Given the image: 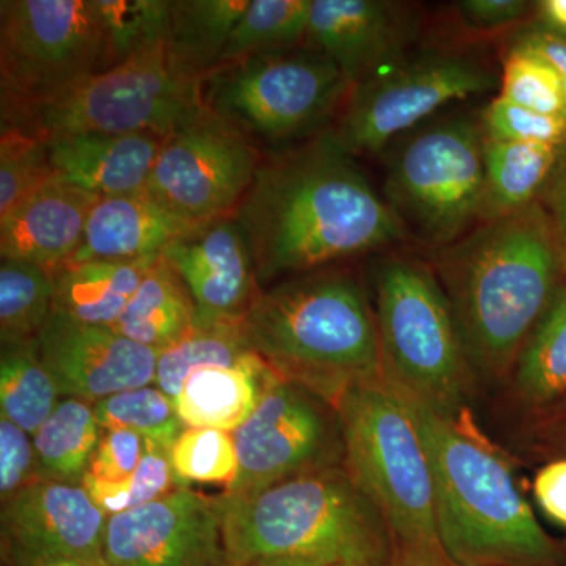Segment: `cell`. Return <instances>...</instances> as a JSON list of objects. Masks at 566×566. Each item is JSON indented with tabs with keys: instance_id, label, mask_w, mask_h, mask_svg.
Listing matches in <instances>:
<instances>
[{
	"instance_id": "obj_9",
	"label": "cell",
	"mask_w": 566,
	"mask_h": 566,
	"mask_svg": "<svg viewBox=\"0 0 566 566\" xmlns=\"http://www.w3.org/2000/svg\"><path fill=\"white\" fill-rule=\"evenodd\" d=\"M483 150L480 112H458L420 125L395 147L382 197L409 240L438 251L479 226Z\"/></svg>"
},
{
	"instance_id": "obj_15",
	"label": "cell",
	"mask_w": 566,
	"mask_h": 566,
	"mask_svg": "<svg viewBox=\"0 0 566 566\" xmlns=\"http://www.w3.org/2000/svg\"><path fill=\"white\" fill-rule=\"evenodd\" d=\"M107 566H229L216 497L180 488L107 517Z\"/></svg>"
},
{
	"instance_id": "obj_13",
	"label": "cell",
	"mask_w": 566,
	"mask_h": 566,
	"mask_svg": "<svg viewBox=\"0 0 566 566\" xmlns=\"http://www.w3.org/2000/svg\"><path fill=\"white\" fill-rule=\"evenodd\" d=\"M232 434L238 472L227 495L256 494L292 476L344 464L337 409L292 382L271 387Z\"/></svg>"
},
{
	"instance_id": "obj_19",
	"label": "cell",
	"mask_w": 566,
	"mask_h": 566,
	"mask_svg": "<svg viewBox=\"0 0 566 566\" xmlns=\"http://www.w3.org/2000/svg\"><path fill=\"white\" fill-rule=\"evenodd\" d=\"M161 255L191 294L196 327L241 324L262 293L251 248L234 216L197 226Z\"/></svg>"
},
{
	"instance_id": "obj_45",
	"label": "cell",
	"mask_w": 566,
	"mask_h": 566,
	"mask_svg": "<svg viewBox=\"0 0 566 566\" xmlns=\"http://www.w3.org/2000/svg\"><path fill=\"white\" fill-rule=\"evenodd\" d=\"M534 494L546 516L566 527V460L554 461L539 469Z\"/></svg>"
},
{
	"instance_id": "obj_38",
	"label": "cell",
	"mask_w": 566,
	"mask_h": 566,
	"mask_svg": "<svg viewBox=\"0 0 566 566\" xmlns=\"http://www.w3.org/2000/svg\"><path fill=\"white\" fill-rule=\"evenodd\" d=\"M170 460L182 485L233 482L238 472L233 434L214 428H185L170 449Z\"/></svg>"
},
{
	"instance_id": "obj_21",
	"label": "cell",
	"mask_w": 566,
	"mask_h": 566,
	"mask_svg": "<svg viewBox=\"0 0 566 566\" xmlns=\"http://www.w3.org/2000/svg\"><path fill=\"white\" fill-rule=\"evenodd\" d=\"M166 136L159 134H66L48 142L55 178L98 199L147 188Z\"/></svg>"
},
{
	"instance_id": "obj_32",
	"label": "cell",
	"mask_w": 566,
	"mask_h": 566,
	"mask_svg": "<svg viewBox=\"0 0 566 566\" xmlns=\"http://www.w3.org/2000/svg\"><path fill=\"white\" fill-rule=\"evenodd\" d=\"M311 3L312 0H249L222 52L219 69L253 55L303 48Z\"/></svg>"
},
{
	"instance_id": "obj_10",
	"label": "cell",
	"mask_w": 566,
	"mask_h": 566,
	"mask_svg": "<svg viewBox=\"0 0 566 566\" xmlns=\"http://www.w3.org/2000/svg\"><path fill=\"white\" fill-rule=\"evenodd\" d=\"M132 57L111 0H2V104L36 102Z\"/></svg>"
},
{
	"instance_id": "obj_41",
	"label": "cell",
	"mask_w": 566,
	"mask_h": 566,
	"mask_svg": "<svg viewBox=\"0 0 566 566\" xmlns=\"http://www.w3.org/2000/svg\"><path fill=\"white\" fill-rule=\"evenodd\" d=\"M145 452V439L126 428L103 430L87 474L104 482L132 479Z\"/></svg>"
},
{
	"instance_id": "obj_40",
	"label": "cell",
	"mask_w": 566,
	"mask_h": 566,
	"mask_svg": "<svg viewBox=\"0 0 566 566\" xmlns=\"http://www.w3.org/2000/svg\"><path fill=\"white\" fill-rule=\"evenodd\" d=\"M43 482L32 434L0 417V497L9 501L21 490Z\"/></svg>"
},
{
	"instance_id": "obj_34",
	"label": "cell",
	"mask_w": 566,
	"mask_h": 566,
	"mask_svg": "<svg viewBox=\"0 0 566 566\" xmlns=\"http://www.w3.org/2000/svg\"><path fill=\"white\" fill-rule=\"evenodd\" d=\"M95 415L103 430L126 428L167 450L186 428L172 398L156 385L111 395L95 403Z\"/></svg>"
},
{
	"instance_id": "obj_30",
	"label": "cell",
	"mask_w": 566,
	"mask_h": 566,
	"mask_svg": "<svg viewBox=\"0 0 566 566\" xmlns=\"http://www.w3.org/2000/svg\"><path fill=\"white\" fill-rule=\"evenodd\" d=\"M61 400L62 395L41 360L39 342L2 346L0 417L33 434Z\"/></svg>"
},
{
	"instance_id": "obj_36",
	"label": "cell",
	"mask_w": 566,
	"mask_h": 566,
	"mask_svg": "<svg viewBox=\"0 0 566 566\" xmlns=\"http://www.w3.org/2000/svg\"><path fill=\"white\" fill-rule=\"evenodd\" d=\"M54 178L46 140L0 128V218Z\"/></svg>"
},
{
	"instance_id": "obj_5",
	"label": "cell",
	"mask_w": 566,
	"mask_h": 566,
	"mask_svg": "<svg viewBox=\"0 0 566 566\" xmlns=\"http://www.w3.org/2000/svg\"><path fill=\"white\" fill-rule=\"evenodd\" d=\"M395 390L415 417L430 458L439 538L449 557L460 566L556 565V543L539 526L505 461L457 420Z\"/></svg>"
},
{
	"instance_id": "obj_1",
	"label": "cell",
	"mask_w": 566,
	"mask_h": 566,
	"mask_svg": "<svg viewBox=\"0 0 566 566\" xmlns=\"http://www.w3.org/2000/svg\"><path fill=\"white\" fill-rule=\"evenodd\" d=\"M233 216L260 283L409 241L385 197L329 132L263 159Z\"/></svg>"
},
{
	"instance_id": "obj_35",
	"label": "cell",
	"mask_w": 566,
	"mask_h": 566,
	"mask_svg": "<svg viewBox=\"0 0 566 566\" xmlns=\"http://www.w3.org/2000/svg\"><path fill=\"white\" fill-rule=\"evenodd\" d=\"M82 486L93 504L107 517L151 504L174 491L185 488L175 472L170 450L145 441V452L132 479L125 482H104L85 475Z\"/></svg>"
},
{
	"instance_id": "obj_22",
	"label": "cell",
	"mask_w": 566,
	"mask_h": 566,
	"mask_svg": "<svg viewBox=\"0 0 566 566\" xmlns=\"http://www.w3.org/2000/svg\"><path fill=\"white\" fill-rule=\"evenodd\" d=\"M196 227L153 199L147 189L99 199L88 216L80 251L69 264L156 259Z\"/></svg>"
},
{
	"instance_id": "obj_23",
	"label": "cell",
	"mask_w": 566,
	"mask_h": 566,
	"mask_svg": "<svg viewBox=\"0 0 566 566\" xmlns=\"http://www.w3.org/2000/svg\"><path fill=\"white\" fill-rule=\"evenodd\" d=\"M282 381L256 353L234 365L193 371L175 398L186 428H214L234 433L243 427L263 395Z\"/></svg>"
},
{
	"instance_id": "obj_31",
	"label": "cell",
	"mask_w": 566,
	"mask_h": 566,
	"mask_svg": "<svg viewBox=\"0 0 566 566\" xmlns=\"http://www.w3.org/2000/svg\"><path fill=\"white\" fill-rule=\"evenodd\" d=\"M54 312V275L36 264L0 260V344L39 342Z\"/></svg>"
},
{
	"instance_id": "obj_20",
	"label": "cell",
	"mask_w": 566,
	"mask_h": 566,
	"mask_svg": "<svg viewBox=\"0 0 566 566\" xmlns=\"http://www.w3.org/2000/svg\"><path fill=\"white\" fill-rule=\"evenodd\" d=\"M98 197L54 178L0 218V256L57 273L80 251Z\"/></svg>"
},
{
	"instance_id": "obj_43",
	"label": "cell",
	"mask_w": 566,
	"mask_h": 566,
	"mask_svg": "<svg viewBox=\"0 0 566 566\" xmlns=\"http://www.w3.org/2000/svg\"><path fill=\"white\" fill-rule=\"evenodd\" d=\"M506 46L520 48L538 55L558 74L566 92V39L538 21L526 22L510 33Z\"/></svg>"
},
{
	"instance_id": "obj_12",
	"label": "cell",
	"mask_w": 566,
	"mask_h": 566,
	"mask_svg": "<svg viewBox=\"0 0 566 566\" xmlns=\"http://www.w3.org/2000/svg\"><path fill=\"white\" fill-rule=\"evenodd\" d=\"M501 73L485 59L452 46L411 52L375 76L353 85L331 136L349 155L374 156L401 134L419 128L453 102L499 88Z\"/></svg>"
},
{
	"instance_id": "obj_16",
	"label": "cell",
	"mask_w": 566,
	"mask_h": 566,
	"mask_svg": "<svg viewBox=\"0 0 566 566\" xmlns=\"http://www.w3.org/2000/svg\"><path fill=\"white\" fill-rule=\"evenodd\" d=\"M107 516L82 485L33 483L2 502L0 557L6 566H44L74 558L104 562Z\"/></svg>"
},
{
	"instance_id": "obj_49",
	"label": "cell",
	"mask_w": 566,
	"mask_h": 566,
	"mask_svg": "<svg viewBox=\"0 0 566 566\" xmlns=\"http://www.w3.org/2000/svg\"><path fill=\"white\" fill-rule=\"evenodd\" d=\"M44 566H95L87 564V562L74 560V558H63V560L51 562V564Z\"/></svg>"
},
{
	"instance_id": "obj_42",
	"label": "cell",
	"mask_w": 566,
	"mask_h": 566,
	"mask_svg": "<svg viewBox=\"0 0 566 566\" xmlns=\"http://www.w3.org/2000/svg\"><path fill=\"white\" fill-rule=\"evenodd\" d=\"M536 2L526 0H461L455 3L458 21L472 33H512L535 13Z\"/></svg>"
},
{
	"instance_id": "obj_33",
	"label": "cell",
	"mask_w": 566,
	"mask_h": 566,
	"mask_svg": "<svg viewBox=\"0 0 566 566\" xmlns=\"http://www.w3.org/2000/svg\"><path fill=\"white\" fill-rule=\"evenodd\" d=\"M251 353L241 324L193 327L178 344L159 353L155 385L175 401L193 371L212 365H234Z\"/></svg>"
},
{
	"instance_id": "obj_7",
	"label": "cell",
	"mask_w": 566,
	"mask_h": 566,
	"mask_svg": "<svg viewBox=\"0 0 566 566\" xmlns=\"http://www.w3.org/2000/svg\"><path fill=\"white\" fill-rule=\"evenodd\" d=\"M0 111V128L20 129L43 140L66 134L167 137L205 111L203 82L175 69L161 41L54 95L2 104Z\"/></svg>"
},
{
	"instance_id": "obj_6",
	"label": "cell",
	"mask_w": 566,
	"mask_h": 566,
	"mask_svg": "<svg viewBox=\"0 0 566 566\" xmlns=\"http://www.w3.org/2000/svg\"><path fill=\"white\" fill-rule=\"evenodd\" d=\"M382 376L446 419L461 420L469 357L430 262L387 252L371 264Z\"/></svg>"
},
{
	"instance_id": "obj_4",
	"label": "cell",
	"mask_w": 566,
	"mask_h": 566,
	"mask_svg": "<svg viewBox=\"0 0 566 566\" xmlns=\"http://www.w3.org/2000/svg\"><path fill=\"white\" fill-rule=\"evenodd\" d=\"M229 566L307 558L324 566H387L395 538L345 465L283 480L252 495L216 497Z\"/></svg>"
},
{
	"instance_id": "obj_14",
	"label": "cell",
	"mask_w": 566,
	"mask_h": 566,
	"mask_svg": "<svg viewBox=\"0 0 566 566\" xmlns=\"http://www.w3.org/2000/svg\"><path fill=\"white\" fill-rule=\"evenodd\" d=\"M263 159L244 134L205 107L167 136L147 192L193 226L233 216Z\"/></svg>"
},
{
	"instance_id": "obj_44",
	"label": "cell",
	"mask_w": 566,
	"mask_h": 566,
	"mask_svg": "<svg viewBox=\"0 0 566 566\" xmlns=\"http://www.w3.org/2000/svg\"><path fill=\"white\" fill-rule=\"evenodd\" d=\"M556 234L566 270V142L558 147L556 163L538 197Z\"/></svg>"
},
{
	"instance_id": "obj_47",
	"label": "cell",
	"mask_w": 566,
	"mask_h": 566,
	"mask_svg": "<svg viewBox=\"0 0 566 566\" xmlns=\"http://www.w3.org/2000/svg\"><path fill=\"white\" fill-rule=\"evenodd\" d=\"M535 20L566 39V0L536 2Z\"/></svg>"
},
{
	"instance_id": "obj_28",
	"label": "cell",
	"mask_w": 566,
	"mask_h": 566,
	"mask_svg": "<svg viewBox=\"0 0 566 566\" xmlns=\"http://www.w3.org/2000/svg\"><path fill=\"white\" fill-rule=\"evenodd\" d=\"M102 434L95 405L81 398H62L32 434L41 480L82 485Z\"/></svg>"
},
{
	"instance_id": "obj_37",
	"label": "cell",
	"mask_w": 566,
	"mask_h": 566,
	"mask_svg": "<svg viewBox=\"0 0 566 566\" xmlns=\"http://www.w3.org/2000/svg\"><path fill=\"white\" fill-rule=\"evenodd\" d=\"M497 96L538 114L566 117L564 82L543 59L520 48L505 46Z\"/></svg>"
},
{
	"instance_id": "obj_25",
	"label": "cell",
	"mask_w": 566,
	"mask_h": 566,
	"mask_svg": "<svg viewBox=\"0 0 566 566\" xmlns=\"http://www.w3.org/2000/svg\"><path fill=\"white\" fill-rule=\"evenodd\" d=\"M249 0H170L167 55L192 80H207L219 69L222 52Z\"/></svg>"
},
{
	"instance_id": "obj_27",
	"label": "cell",
	"mask_w": 566,
	"mask_h": 566,
	"mask_svg": "<svg viewBox=\"0 0 566 566\" xmlns=\"http://www.w3.org/2000/svg\"><path fill=\"white\" fill-rule=\"evenodd\" d=\"M558 147L491 140L483 150V202L480 222L505 218L538 202L556 163Z\"/></svg>"
},
{
	"instance_id": "obj_3",
	"label": "cell",
	"mask_w": 566,
	"mask_h": 566,
	"mask_svg": "<svg viewBox=\"0 0 566 566\" xmlns=\"http://www.w3.org/2000/svg\"><path fill=\"white\" fill-rule=\"evenodd\" d=\"M241 331L282 381L334 408L352 387L382 376L374 304L344 271L324 268L262 290Z\"/></svg>"
},
{
	"instance_id": "obj_39",
	"label": "cell",
	"mask_w": 566,
	"mask_h": 566,
	"mask_svg": "<svg viewBox=\"0 0 566 566\" xmlns=\"http://www.w3.org/2000/svg\"><path fill=\"white\" fill-rule=\"evenodd\" d=\"M486 139L560 147L566 142V117L538 114L495 96L480 112Z\"/></svg>"
},
{
	"instance_id": "obj_29",
	"label": "cell",
	"mask_w": 566,
	"mask_h": 566,
	"mask_svg": "<svg viewBox=\"0 0 566 566\" xmlns=\"http://www.w3.org/2000/svg\"><path fill=\"white\" fill-rule=\"evenodd\" d=\"M516 387L528 405L546 406L566 395V281L517 357Z\"/></svg>"
},
{
	"instance_id": "obj_26",
	"label": "cell",
	"mask_w": 566,
	"mask_h": 566,
	"mask_svg": "<svg viewBox=\"0 0 566 566\" xmlns=\"http://www.w3.org/2000/svg\"><path fill=\"white\" fill-rule=\"evenodd\" d=\"M196 327L191 294L163 255L140 282L112 329L142 346L161 353Z\"/></svg>"
},
{
	"instance_id": "obj_8",
	"label": "cell",
	"mask_w": 566,
	"mask_h": 566,
	"mask_svg": "<svg viewBox=\"0 0 566 566\" xmlns=\"http://www.w3.org/2000/svg\"><path fill=\"white\" fill-rule=\"evenodd\" d=\"M344 465L385 516L395 545L444 547L433 469L415 417L385 376L352 387L335 405Z\"/></svg>"
},
{
	"instance_id": "obj_48",
	"label": "cell",
	"mask_w": 566,
	"mask_h": 566,
	"mask_svg": "<svg viewBox=\"0 0 566 566\" xmlns=\"http://www.w3.org/2000/svg\"><path fill=\"white\" fill-rule=\"evenodd\" d=\"M245 566H324L318 562L307 560V558L294 557H273V558H259Z\"/></svg>"
},
{
	"instance_id": "obj_46",
	"label": "cell",
	"mask_w": 566,
	"mask_h": 566,
	"mask_svg": "<svg viewBox=\"0 0 566 566\" xmlns=\"http://www.w3.org/2000/svg\"><path fill=\"white\" fill-rule=\"evenodd\" d=\"M387 566H460L444 547H419L395 545L392 560Z\"/></svg>"
},
{
	"instance_id": "obj_18",
	"label": "cell",
	"mask_w": 566,
	"mask_h": 566,
	"mask_svg": "<svg viewBox=\"0 0 566 566\" xmlns=\"http://www.w3.org/2000/svg\"><path fill=\"white\" fill-rule=\"evenodd\" d=\"M39 349L62 398L95 405L123 390L155 385L159 353L112 327L92 326L52 312L41 331Z\"/></svg>"
},
{
	"instance_id": "obj_17",
	"label": "cell",
	"mask_w": 566,
	"mask_h": 566,
	"mask_svg": "<svg viewBox=\"0 0 566 566\" xmlns=\"http://www.w3.org/2000/svg\"><path fill=\"white\" fill-rule=\"evenodd\" d=\"M422 11L395 0H312L305 48L329 57L353 85L411 54Z\"/></svg>"
},
{
	"instance_id": "obj_11",
	"label": "cell",
	"mask_w": 566,
	"mask_h": 566,
	"mask_svg": "<svg viewBox=\"0 0 566 566\" xmlns=\"http://www.w3.org/2000/svg\"><path fill=\"white\" fill-rule=\"evenodd\" d=\"M352 87L329 57L303 46L214 71L203 82V104L249 140L303 144L329 132Z\"/></svg>"
},
{
	"instance_id": "obj_24",
	"label": "cell",
	"mask_w": 566,
	"mask_h": 566,
	"mask_svg": "<svg viewBox=\"0 0 566 566\" xmlns=\"http://www.w3.org/2000/svg\"><path fill=\"white\" fill-rule=\"evenodd\" d=\"M156 259L66 264L54 273V312L92 326L114 327Z\"/></svg>"
},
{
	"instance_id": "obj_2",
	"label": "cell",
	"mask_w": 566,
	"mask_h": 566,
	"mask_svg": "<svg viewBox=\"0 0 566 566\" xmlns=\"http://www.w3.org/2000/svg\"><path fill=\"white\" fill-rule=\"evenodd\" d=\"M430 262L453 315L469 363L491 375L515 367L566 274L553 226L536 202L480 222Z\"/></svg>"
}]
</instances>
